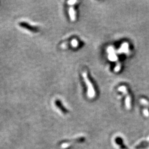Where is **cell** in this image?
<instances>
[{
  "instance_id": "cell-1",
  "label": "cell",
  "mask_w": 149,
  "mask_h": 149,
  "mask_svg": "<svg viewBox=\"0 0 149 149\" xmlns=\"http://www.w3.org/2000/svg\"><path fill=\"white\" fill-rule=\"evenodd\" d=\"M82 76H83L84 82H86V84L88 88L87 90V94L90 98H94L95 96L96 93L94 90V87L93 86L91 81H90V78L88 76V74L87 71H84L82 74Z\"/></svg>"
},
{
  "instance_id": "cell-2",
  "label": "cell",
  "mask_w": 149,
  "mask_h": 149,
  "mask_svg": "<svg viewBox=\"0 0 149 149\" xmlns=\"http://www.w3.org/2000/svg\"><path fill=\"white\" fill-rule=\"evenodd\" d=\"M19 25L21 27L25 28L26 29H28V30H30L31 32H36V29L33 27L32 26H30L29 24H28V23H26V22H20L19 23Z\"/></svg>"
},
{
  "instance_id": "cell-3",
  "label": "cell",
  "mask_w": 149,
  "mask_h": 149,
  "mask_svg": "<svg viewBox=\"0 0 149 149\" xmlns=\"http://www.w3.org/2000/svg\"><path fill=\"white\" fill-rule=\"evenodd\" d=\"M69 14L72 21H74L76 20V12L74 10V7H71L69 10Z\"/></svg>"
},
{
  "instance_id": "cell-4",
  "label": "cell",
  "mask_w": 149,
  "mask_h": 149,
  "mask_svg": "<svg viewBox=\"0 0 149 149\" xmlns=\"http://www.w3.org/2000/svg\"><path fill=\"white\" fill-rule=\"evenodd\" d=\"M71 44H72V46L74 47H77L78 45V41L76 39L72 40V41L71 42Z\"/></svg>"
}]
</instances>
